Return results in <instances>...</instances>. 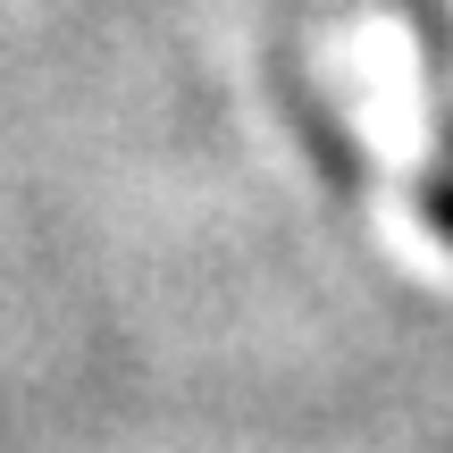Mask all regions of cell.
<instances>
[{
    "label": "cell",
    "mask_w": 453,
    "mask_h": 453,
    "mask_svg": "<svg viewBox=\"0 0 453 453\" xmlns=\"http://www.w3.org/2000/svg\"><path fill=\"white\" fill-rule=\"evenodd\" d=\"M428 219H437V235L453 243V134L437 143V168H428Z\"/></svg>",
    "instance_id": "1"
}]
</instances>
